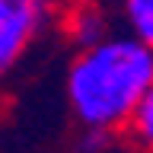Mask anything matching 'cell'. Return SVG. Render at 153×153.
<instances>
[{
    "mask_svg": "<svg viewBox=\"0 0 153 153\" xmlns=\"http://www.w3.org/2000/svg\"><path fill=\"white\" fill-rule=\"evenodd\" d=\"M54 22V0H0V80Z\"/></svg>",
    "mask_w": 153,
    "mask_h": 153,
    "instance_id": "2",
    "label": "cell"
},
{
    "mask_svg": "<svg viewBox=\"0 0 153 153\" xmlns=\"http://www.w3.org/2000/svg\"><path fill=\"white\" fill-rule=\"evenodd\" d=\"M153 83V48L140 38L108 35L89 48H76L64 76L70 115L83 131H124L140 96Z\"/></svg>",
    "mask_w": 153,
    "mask_h": 153,
    "instance_id": "1",
    "label": "cell"
},
{
    "mask_svg": "<svg viewBox=\"0 0 153 153\" xmlns=\"http://www.w3.org/2000/svg\"><path fill=\"white\" fill-rule=\"evenodd\" d=\"M67 35H70V42H74L76 48H89V45H96L99 38L108 35L105 16H102L96 7H80L74 16H70V22H67Z\"/></svg>",
    "mask_w": 153,
    "mask_h": 153,
    "instance_id": "4",
    "label": "cell"
},
{
    "mask_svg": "<svg viewBox=\"0 0 153 153\" xmlns=\"http://www.w3.org/2000/svg\"><path fill=\"white\" fill-rule=\"evenodd\" d=\"M121 13L131 35L153 48V0H121Z\"/></svg>",
    "mask_w": 153,
    "mask_h": 153,
    "instance_id": "5",
    "label": "cell"
},
{
    "mask_svg": "<svg viewBox=\"0 0 153 153\" xmlns=\"http://www.w3.org/2000/svg\"><path fill=\"white\" fill-rule=\"evenodd\" d=\"M124 134H128V140H131L140 153H153V83L147 86V93L140 96L134 115L128 118Z\"/></svg>",
    "mask_w": 153,
    "mask_h": 153,
    "instance_id": "3",
    "label": "cell"
}]
</instances>
